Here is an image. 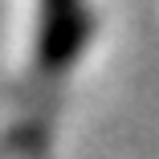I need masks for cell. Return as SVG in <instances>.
<instances>
[{
  "instance_id": "1",
  "label": "cell",
  "mask_w": 159,
  "mask_h": 159,
  "mask_svg": "<svg viewBox=\"0 0 159 159\" xmlns=\"http://www.w3.org/2000/svg\"><path fill=\"white\" fill-rule=\"evenodd\" d=\"M78 37V0H41V57L57 66Z\"/></svg>"
}]
</instances>
